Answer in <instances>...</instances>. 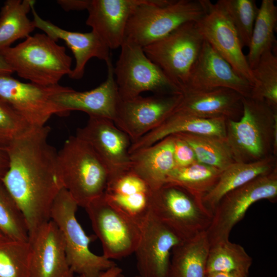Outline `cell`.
Instances as JSON below:
<instances>
[{"mask_svg":"<svg viewBox=\"0 0 277 277\" xmlns=\"http://www.w3.org/2000/svg\"><path fill=\"white\" fill-rule=\"evenodd\" d=\"M50 131L46 125L32 128L5 148L9 166L2 179L29 232L51 220L54 201L64 188L57 151L48 142Z\"/></svg>","mask_w":277,"mask_h":277,"instance_id":"obj_1","label":"cell"},{"mask_svg":"<svg viewBox=\"0 0 277 277\" xmlns=\"http://www.w3.org/2000/svg\"><path fill=\"white\" fill-rule=\"evenodd\" d=\"M0 55L20 77L41 86L58 85L72 70V58L65 47L45 33L29 35L2 51Z\"/></svg>","mask_w":277,"mask_h":277,"instance_id":"obj_2","label":"cell"},{"mask_svg":"<svg viewBox=\"0 0 277 277\" xmlns=\"http://www.w3.org/2000/svg\"><path fill=\"white\" fill-rule=\"evenodd\" d=\"M242 103L241 117L226 121V138L235 162H255L273 155L277 110L251 97H243Z\"/></svg>","mask_w":277,"mask_h":277,"instance_id":"obj_3","label":"cell"},{"mask_svg":"<svg viewBox=\"0 0 277 277\" xmlns=\"http://www.w3.org/2000/svg\"><path fill=\"white\" fill-rule=\"evenodd\" d=\"M63 187L78 206L85 208L105 192L109 180L108 171L85 141L69 137L57 151Z\"/></svg>","mask_w":277,"mask_h":277,"instance_id":"obj_4","label":"cell"},{"mask_svg":"<svg viewBox=\"0 0 277 277\" xmlns=\"http://www.w3.org/2000/svg\"><path fill=\"white\" fill-rule=\"evenodd\" d=\"M204 13L203 0H144L131 14L125 38L143 48Z\"/></svg>","mask_w":277,"mask_h":277,"instance_id":"obj_5","label":"cell"},{"mask_svg":"<svg viewBox=\"0 0 277 277\" xmlns=\"http://www.w3.org/2000/svg\"><path fill=\"white\" fill-rule=\"evenodd\" d=\"M78 205L68 191L63 188L53 203L50 218L62 234L69 266L74 273L82 277H100L105 271L116 266L103 255L90 249L92 236H88L78 222Z\"/></svg>","mask_w":277,"mask_h":277,"instance_id":"obj_6","label":"cell"},{"mask_svg":"<svg viewBox=\"0 0 277 277\" xmlns=\"http://www.w3.org/2000/svg\"><path fill=\"white\" fill-rule=\"evenodd\" d=\"M113 66V72L121 99L137 96L145 91L153 94H182L163 71L145 54L143 47L124 39Z\"/></svg>","mask_w":277,"mask_h":277,"instance_id":"obj_7","label":"cell"},{"mask_svg":"<svg viewBox=\"0 0 277 277\" xmlns=\"http://www.w3.org/2000/svg\"><path fill=\"white\" fill-rule=\"evenodd\" d=\"M151 213L182 241L206 231L213 213L183 188L165 184L155 190Z\"/></svg>","mask_w":277,"mask_h":277,"instance_id":"obj_8","label":"cell"},{"mask_svg":"<svg viewBox=\"0 0 277 277\" xmlns=\"http://www.w3.org/2000/svg\"><path fill=\"white\" fill-rule=\"evenodd\" d=\"M204 41L196 22H190L143 48L146 56L182 92Z\"/></svg>","mask_w":277,"mask_h":277,"instance_id":"obj_9","label":"cell"},{"mask_svg":"<svg viewBox=\"0 0 277 277\" xmlns=\"http://www.w3.org/2000/svg\"><path fill=\"white\" fill-rule=\"evenodd\" d=\"M84 208L105 258L117 260L134 253L141 237V223L110 202L104 194Z\"/></svg>","mask_w":277,"mask_h":277,"instance_id":"obj_10","label":"cell"},{"mask_svg":"<svg viewBox=\"0 0 277 277\" xmlns=\"http://www.w3.org/2000/svg\"><path fill=\"white\" fill-rule=\"evenodd\" d=\"M276 197L277 168L226 193L215 206L206 231L209 244L229 240L232 228L253 203L264 199L274 202Z\"/></svg>","mask_w":277,"mask_h":277,"instance_id":"obj_11","label":"cell"},{"mask_svg":"<svg viewBox=\"0 0 277 277\" xmlns=\"http://www.w3.org/2000/svg\"><path fill=\"white\" fill-rule=\"evenodd\" d=\"M70 88L59 84L45 86L24 83L11 74H0V98L32 128L46 126L54 115L65 116L70 113L52 100L54 95Z\"/></svg>","mask_w":277,"mask_h":277,"instance_id":"obj_12","label":"cell"},{"mask_svg":"<svg viewBox=\"0 0 277 277\" xmlns=\"http://www.w3.org/2000/svg\"><path fill=\"white\" fill-rule=\"evenodd\" d=\"M182 94L137 96L120 100L113 120L131 144L162 124L179 104Z\"/></svg>","mask_w":277,"mask_h":277,"instance_id":"obj_13","label":"cell"},{"mask_svg":"<svg viewBox=\"0 0 277 277\" xmlns=\"http://www.w3.org/2000/svg\"><path fill=\"white\" fill-rule=\"evenodd\" d=\"M76 135L88 143L104 163L109 174V181L130 169L131 140L112 120L89 116Z\"/></svg>","mask_w":277,"mask_h":277,"instance_id":"obj_14","label":"cell"},{"mask_svg":"<svg viewBox=\"0 0 277 277\" xmlns=\"http://www.w3.org/2000/svg\"><path fill=\"white\" fill-rule=\"evenodd\" d=\"M203 3L205 13L196 24L204 39L253 87L255 79L252 70L233 25L216 3L209 0H203Z\"/></svg>","mask_w":277,"mask_h":277,"instance_id":"obj_15","label":"cell"},{"mask_svg":"<svg viewBox=\"0 0 277 277\" xmlns=\"http://www.w3.org/2000/svg\"><path fill=\"white\" fill-rule=\"evenodd\" d=\"M220 88L230 89L243 97H250L252 86L204 39L182 93Z\"/></svg>","mask_w":277,"mask_h":277,"instance_id":"obj_16","label":"cell"},{"mask_svg":"<svg viewBox=\"0 0 277 277\" xmlns=\"http://www.w3.org/2000/svg\"><path fill=\"white\" fill-rule=\"evenodd\" d=\"M134 253L138 276L166 277L173 248L182 241L150 211L141 222Z\"/></svg>","mask_w":277,"mask_h":277,"instance_id":"obj_17","label":"cell"},{"mask_svg":"<svg viewBox=\"0 0 277 277\" xmlns=\"http://www.w3.org/2000/svg\"><path fill=\"white\" fill-rule=\"evenodd\" d=\"M29 277H74L60 231L51 220L29 232Z\"/></svg>","mask_w":277,"mask_h":277,"instance_id":"obj_18","label":"cell"},{"mask_svg":"<svg viewBox=\"0 0 277 277\" xmlns=\"http://www.w3.org/2000/svg\"><path fill=\"white\" fill-rule=\"evenodd\" d=\"M106 80L97 87L89 91H77L72 88L58 93L52 100L59 107L70 112L77 110L89 116H98L113 121L120 100L110 60L107 63Z\"/></svg>","mask_w":277,"mask_h":277,"instance_id":"obj_19","label":"cell"},{"mask_svg":"<svg viewBox=\"0 0 277 277\" xmlns=\"http://www.w3.org/2000/svg\"><path fill=\"white\" fill-rule=\"evenodd\" d=\"M144 0H90L87 25L110 49L120 48L128 20Z\"/></svg>","mask_w":277,"mask_h":277,"instance_id":"obj_20","label":"cell"},{"mask_svg":"<svg viewBox=\"0 0 277 277\" xmlns=\"http://www.w3.org/2000/svg\"><path fill=\"white\" fill-rule=\"evenodd\" d=\"M35 1L31 5V11L35 27L45 32L57 42L62 39L72 52L75 64L69 76L74 80H80L84 75L87 62L93 57L105 61L111 60L110 49L96 33L91 30L82 33L63 29L48 21L41 17L35 9Z\"/></svg>","mask_w":277,"mask_h":277,"instance_id":"obj_21","label":"cell"},{"mask_svg":"<svg viewBox=\"0 0 277 277\" xmlns=\"http://www.w3.org/2000/svg\"><path fill=\"white\" fill-rule=\"evenodd\" d=\"M243 96L228 88L186 92L173 112L204 118L224 117L238 120L243 112ZM172 112V113H173Z\"/></svg>","mask_w":277,"mask_h":277,"instance_id":"obj_22","label":"cell"},{"mask_svg":"<svg viewBox=\"0 0 277 277\" xmlns=\"http://www.w3.org/2000/svg\"><path fill=\"white\" fill-rule=\"evenodd\" d=\"M155 191L145 180L130 169L110 180L104 195L110 202L141 223L151 211Z\"/></svg>","mask_w":277,"mask_h":277,"instance_id":"obj_23","label":"cell"},{"mask_svg":"<svg viewBox=\"0 0 277 277\" xmlns=\"http://www.w3.org/2000/svg\"><path fill=\"white\" fill-rule=\"evenodd\" d=\"M226 118H204L180 112H173L159 127L132 143L130 154L150 146L164 138L177 133L226 136Z\"/></svg>","mask_w":277,"mask_h":277,"instance_id":"obj_24","label":"cell"},{"mask_svg":"<svg viewBox=\"0 0 277 277\" xmlns=\"http://www.w3.org/2000/svg\"><path fill=\"white\" fill-rule=\"evenodd\" d=\"M174 136H168L154 144L130 153V169L156 190L165 183L175 167L173 157Z\"/></svg>","mask_w":277,"mask_h":277,"instance_id":"obj_25","label":"cell"},{"mask_svg":"<svg viewBox=\"0 0 277 277\" xmlns=\"http://www.w3.org/2000/svg\"><path fill=\"white\" fill-rule=\"evenodd\" d=\"M276 168L275 156L249 163L234 162L224 170L214 187L203 198L204 206L213 213L220 200L228 192Z\"/></svg>","mask_w":277,"mask_h":277,"instance_id":"obj_26","label":"cell"},{"mask_svg":"<svg viewBox=\"0 0 277 277\" xmlns=\"http://www.w3.org/2000/svg\"><path fill=\"white\" fill-rule=\"evenodd\" d=\"M209 247L206 231L180 242L171 251L166 277H207Z\"/></svg>","mask_w":277,"mask_h":277,"instance_id":"obj_27","label":"cell"},{"mask_svg":"<svg viewBox=\"0 0 277 277\" xmlns=\"http://www.w3.org/2000/svg\"><path fill=\"white\" fill-rule=\"evenodd\" d=\"M33 0H7L0 11V52L18 39L26 38L36 28L28 17Z\"/></svg>","mask_w":277,"mask_h":277,"instance_id":"obj_28","label":"cell"},{"mask_svg":"<svg viewBox=\"0 0 277 277\" xmlns=\"http://www.w3.org/2000/svg\"><path fill=\"white\" fill-rule=\"evenodd\" d=\"M277 23V7L273 0H263L252 30L246 59L252 70L265 52L273 51Z\"/></svg>","mask_w":277,"mask_h":277,"instance_id":"obj_29","label":"cell"},{"mask_svg":"<svg viewBox=\"0 0 277 277\" xmlns=\"http://www.w3.org/2000/svg\"><path fill=\"white\" fill-rule=\"evenodd\" d=\"M222 171L196 162L187 166L175 167L167 176L165 184L180 187L202 201L215 185Z\"/></svg>","mask_w":277,"mask_h":277,"instance_id":"obj_30","label":"cell"},{"mask_svg":"<svg viewBox=\"0 0 277 277\" xmlns=\"http://www.w3.org/2000/svg\"><path fill=\"white\" fill-rule=\"evenodd\" d=\"M252 259L240 245L229 240L210 245L207 273L224 272L234 273L247 277Z\"/></svg>","mask_w":277,"mask_h":277,"instance_id":"obj_31","label":"cell"},{"mask_svg":"<svg viewBox=\"0 0 277 277\" xmlns=\"http://www.w3.org/2000/svg\"><path fill=\"white\" fill-rule=\"evenodd\" d=\"M175 135L193 149L198 162L223 171L235 162L226 137L180 133Z\"/></svg>","mask_w":277,"mask_h":277,"instance_id":"obj_32","label":"cell"},{"mask_svg":"<svg viewBox=\"0 0 277 277\" xmlns=\"http://www.w3.org/2000/svg\"><path fill=\"white\" fill-rule=\"evenodd\" d=\"M255 79L250 97L263 101L277 110V56L268 51L252 70Z\"/></svg>","mask_w":277,"mask_h":277,"instance_id":"obj_33","label":"cell"},{"mask_svg":"<svg viewBox=\"0 0 277 277\" xmlns=\"http://www.w3.org/2000/svg\"><path fill=\"white\" fill-rule=\"evenodd\" d=\"M216 3L233 25L243 47H248L259 10L256 2L254 0H219Z\"/></svg>","mask_w":277,"mask_h":277,"instance_id":"obj_34","label":"cell"},{"mask_svg":"<svg viewBox=\"0 0 277 277\" xmlns=\"http://www.w3.org/2000/svg\"><path fill=\"white\" fill-rule=\"evenodd\" d=\"M0 231L7 238L27 242L29 230L24 216L0 178Z\"/></svg>","mask_w":277,"mask_h":277,"instance_id":"obj_35","label":"cell"},{"mask_svg":"<svg viewBox=\"0 0 277 277\" xmlns=\"http://www.w3.org/2000/svg\"><path fill=\"white\" fill-rule=\"evenodd\" d=\"M0 277H29L28 242L0 239Z\"/></svg>","mask_w":277,"mask_h":277,"instance_id":"obj_36","label":"cell"},{"mask_svg":"<svg viewBox=\"0 0 277 277\" xmlns=\"http://www.w3.org/2000/svg\"><path fill=\"white\" fill-rule=\"evenodd\" d=\"M31 127L9 105L0 98V146L6 148Z\"/></svg>","mask_w":277,"mask_h":277,"instance_id":"obj_37","label":"cell"},{"mask_svg":"<svg viewBox=\"0 0 277 277\" xmlns=\"http://www.w3.org/2000/svg\"><path fill=\"white\" fill-rule=\"evenodd\" d=\"M174 136L173 157L176 167L191 165L196 162V156L190 145L184 140Z\"/></svg>","mask_w":277,"mask_h":277,"instance_id":"obj_38","label":"cell"},{"mask_svg":"<svg viewBox=\"0 0 277 277\" xmlns=\"http://www.w3.org/2000/svg\"><path fill=\"white\" fill-rule=\"evenodd\" d=\"M57 3L65 11L87 9L90 0H58Z\"/></svg>","mask_w":277,"mask_h":277,"instance_id":"obj_39","label":"cell"},{"mask_svg":"<svg viewBox=\"0 0 277 277\" xmlns=\"http://www.w3.org/2000/svg\"><path fill=\"white\" fill-rule=\"evenodd\" d=\"M9 159L5 148L0 146V178H3L8 170Z\"/></svg>","mask_w":277,"mask_h":277,"instance_id":"obj_40","label":"cell"},{"mask_svg":"<svg viewBox=\"0 0 277 277\" xmlns=\"http://www.w3.org/2000/svg\"><path fill=\"white\" fill-rule=\"evenodd\" d=\"M122 272V269L118 266H115L104 272L100 277H116Z\"/></svg>","mask_w":277,"mask_h":277,"instance_id":"obj_41","label":"cell"},{"mask_svg":"<svg viewBox=\"0 0 277 277\" xmlns=\"http://www.w3.org/2000/svg\"><path fill=\"white\" fill-rule=\"evenodd\" d=\"M207 277H244L241 275L234 273L224 272H213L207 274Z\"/></svg>","mask_w":277,"mask_h":277,"instance_id":"obj_42","label":"cell"},{"mask_svg":"<svg viewBox=\"0 0 277 277\" xmlns=\"http://www.w3.org/2000/svg\"><path fill=\"white\" fill-rule=\"evenodd\" d=\"M12 70L5 62L0 55V74H11L13 73Z\"/></svg>","mask_w":277,"mask_h":277,"instance_id":"obj_43","label":"cell"},{"mask_svg":"<svg viewBox=\"0 0 277 277\" xmlns=\"http://www.w3.org/2000/svg\"><path fill=\"white\" fill-rule=\"evenodd\" d=\"M116 277H126L122 272L118 274Z\"/></svg>","mask_w":277,"mask_h":277,"instance_id":"obj_44","label":"cell"},{"mask_svg":"<svg viewBox=\"0 0 277 277\" xmlns=\"http://www.w3.org/2000/svg\"><path fill=\"white\" fill-rule=\"evenodd\" d=\"M5 237H6V236L0 231V239H3V238H4Z\"/></svg>","mask_w":277,"mask_h":277,"instance_id":"obj_45","label":"cell"},{"mask_svg":"<svg viewBox=\"0 0 277 277\" xmlns=\"http://www.w3.org/2000/svg\"><path fill=\"white\" fill-rule=\"evenodd\" d=\"M74 277H81V276L77 275V276H74Z\"/></svg>","mask_w":277,"mask_h":277,"instance_id":"obj_46","label":"cell"},{"mask_svg":"<svg viewBox=\"0 0 277 277\" xmlns=\"http://www.w3.org/2000/svg\"><path fill=\"white\" fill-rule=\"evenodd\" d=\"M134 277H141V276L138 275V276H134Z\"/></svg>","mask_w":277,"mask_h":277,"instance_id":"obj_47","label":"cell"}]
</instances>
